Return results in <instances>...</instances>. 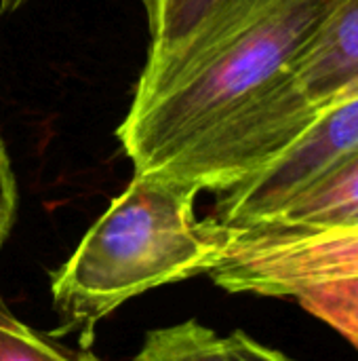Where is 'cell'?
Returning a JSON list of instances; mask_svg holds the SVG:
<instances>
[{"mask_svg": "<svg viewBox=\"0 0 358 361\" xmlns=\"http://www.w3.org/2000/svg\"><path fill=\"white\" fill-rule=\"evenodd\" d=\"M0 361H99L89 351H74L55 343L0 305Z\"/></svg>", "mask_w": 358, "mask_h": 361, "instance_id": "8", "label": "cell"}, {"mask_svg": "<svg viewBox=\"0 0 358 361\" xmlns=\"http://www.w3.org/2000/svg\"><path fill=\"white\" fill-rule=\"evenodd\" d=\"M357 226L358 152L304 190L274 218L243 228H260L279 235H308Z\"/></svg>", "mask_w": 358, "mask_h": 361, "instance_id": "6", "label": "cell"}, {"mask_svg": "<svg viewBox=\"0 0 358 361\" xmlns=\"http://www.w3.org/2000/svg\"><path fill=\"white\" fill-rule=\"evenodd\" d=\"M358 152V95L327 110L260 173L217 195L211 220L224 228L266 222Z\"/></svg>", "mask_w": 358, "mask_h": 361, "instance_id": "4", "label": "cell"}, {"mask_svg": "<svg viewBox=\"0 0 358 361\" xmlns=\"http://www.w3.org/2000/svg\"><path fill=\"white\" fill-rule=\"evenodd\" d=\"M291 74L319 112L358 95V0H333Z\"/></svg>", "mask_w": 358, "mask_h": 361, "instance_id": "5", "label": "cell"}, {"mask_svg": "<svg viewBox=\"0 0 358 361\" xmlns=\"http://www.w3.org/2000/svg\"><path fill=\"white\" fill-rule=\"evenodd\" d=\"M27 0H0V15H11L21 8Z\"/></svg>", "mask_w": 358, "mask_h": 361, "instance_id": "11", "label": "cell"}, {"mask_svg": "<svg viewBox=\"0 0 358 361\" xmlns=\"http://www.w3.org/2000/svg\"><path fill=\"white\" fill-rule=\"evenodd\" d=\"M238 286L298 302L358 351V226L260 237L241 256Z\"/></svg>", "mask_w": 358, "mask_h": 361, "instance_id": "3", "label": "cell"}, {"mask_svg": "<svg viewBox=\"0 0 358 361\" xmlns=\"http://www.w3.org/2000/svg\"><path fill=\"white\" fill-rule=\"evenodd\" d=\"M198 195L175 180L133 173L53 273L51 296L63 332L78 330L91 343L95 326L131 298L211 271L219 228L196 218Z\"/></svg>", "mask_w": 358, "mask_h": 361, "instance_id": "2", "label": "cell"}, {"mask_svg": "<svg viewBox=\"0 0 358 361\" xmlns=\"http://www.w3.org/2000/svg\"><path fill=\"white\" fill-rule=\"evenodd\" d=\"M333 0H217L194 30L148 51L116 137L133 173L228 192L321 114L291 68Z\"/></svg>", "mask_w": 358, "mask_h": 361, "instance_id": "1", "label": "cell"}, {"mask_svg": "<svg viewBox=\"0 0 358 361\" xmlns=\"http://www.w3.org/2000/svg\"><path fill=\"white\" fill-rule=\"evenodd\" d=\"M133 361H232L226 336L188 319L146 334Z\"/></svg>", "mask_w": 358, "mask_h": 361, "instance_id": "7", "label": "cell"}, {"mask_svg": "<svg viewBox=\"0 0 358 361\" xmlns=\"http://www.w3.org/2000/svg\"><path fill=\"white\" fill-rule=\"evenodd\" d=\"M215 2L217 0H143L150 30L148 51L167 49L186 38Z\"/></svg>", "mask_w": 358, "mask_h": 361, "instance_id": "9", "label": "cell"}, {"mask_svg": "<svg viewBox=\"0 0 358 361\" xmlns=\"http://www.w3.org/2000/svg\"><path fill=\"white\" fill-rule=\"evenodd\" d=\"M17 218V180L6 144L0 135V247L8 239Z\"/></svg>", "mask_w": 358, "mask_h": 361, "instance_id": "10", "label": "cell"}]
</instances>
